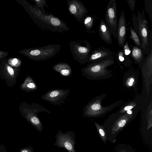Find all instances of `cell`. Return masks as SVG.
Here are the masks:
<instances>
[{
    "label": "cell",
    "instance_id": "5b68a950",
    "mask_svg": "<svg viewBox=\"0 0 152 152\" xmlns=\"http://www.w3.org/2000/svg\"><path fill=\"white\" fill-rule=\"evenodd\" d=\"M23 108V113L25 118L38 131L41 132L43 129L42 124L37 116L39 112H44L48 114L50 113L48 110L39 104L35 103L31 105Z\"/></svg>",
    "mask_w": 152,
    "mask_h": 152
},
{
    "label": "cell",
    "instance_id": "4dcf8cb0",
    "mask_svg": "<svg viewBox=\"0 0 152 152\" xmlns=\"http://www.w3.org/2000/svg\"><path fill=\"white\" fill-rule=\"evenodd\" d=\"M127 113L128 114H130L132 113V111L130 110H128L127 111Z\"/></svg>",
    "mask_w": 152,
    "mask_h": 152
},
{
    "label": "cell",
    "instance_id": "1f68e13d",
    "mask_svg": "<svg viewBox=\"0 0 152 152\" xmlns=\"http://www.w3.org/2000/svg\"><path fill=\"white\" fill-rule=\"evenodd\" d=\"M134 79L133 78H131L130 79L129 82L133 83V82H134Z\"/></svg>",
    "mask_w": 152,
    "mask_h": 152
},
{
    "label": "cell",
    "instance_id": "6da1fadb",
    "mask_svg": "<svg viewBox=\"0 0 152 152\" xmlns=\"http://www.w3.org/2000/svg\"><path fill=\"white\" fill-rule=\"evenodd\" d=\"M142 12L138 10L137 15L133 14L132 20L133 28L140 40L141 48L148 55L152 50V31L149 28L144 10H142Z\"/></svg>",
    "mask_w": 152,
    "mask_h": 152
},
{
    "label": "cell",
    "instance_id": "5bb4252c",
    "mask_svg": "<svg viewBox=\"0 0 152 152\" xmlns=\"http://www.w3.org/2000/svg\"><path fill=\"white\" fill-rule=\"evenodd\" d=\"M20 88L21 89L24 91L30 92L37 90V86L32 78L29 76H27L21 85Z\"/></svg>",
    "mask_w": 152,
    "mask_h": 152
},
{
    "label": "cell",
    "instance_id": "8fae6325",
    "mask_svg": "<svg viewBox=\"0 0 152 152\" xmlns=\"http://www.w3.org/2000/svg\"><path fill=\"white\" fill-rule=\"evenodd\" d=\"M113 53L110 49L105 47H99L94 50L90 54L88 62L113 59Z\"/></svg>",
    "mask_w": 152,
    "mask_h": 152
},
{
    "label": "cell",
    "instance_id": "f1b7e54d",
    "mask_svg": "<svg viewBox=\"0 0 152 152\" xmlns=\"http://www.w3.org/2000/svg\"><path fill=\"white\" fill-rule=\"evenodd\" d=\"M0 152H7L4 145L0 144Z\"/></svg>",
    "mask_w": 152,
    "mask_h": 152
},
{
    "label": "cell",
    "instance_id": "9c48e42d",
    "mask_svg": "<svg viewBox=\"0 0 152 152\" xmlns=\"http://www.w3.org/2000/svg\"><path fill=\"white\" fill-rule=\"evenodd\" d=\"M70 92V90L68 89H55L48 91L41 97L51 104H59L66 99Z\"/></svg>",
    "mask_w": 152,
    "mask_h": 152
},
{
    "label": "cell",
    "instance_id": "d6986e66",
    "mask_svg": "<svg viewBox=\"0 0 152 152\" xmlns=\"http://www.w3.org/2000/svg\"><path fill=\"white\" fill-rule=\"evenodd\" d=\"M145 10L149 15L152 24V0H144Z\"/></svg>",
    "mask_w": 152,
    "mask_h": 152
},
{
    "label": "cell",
    "instance_id": "ffe728a7",
    "mask_svg": "<svg viewBox=\"0 0 152 152\" xmlns=\"http://www.w3.org/2000/svg\"><path fill=\"white\" fill-rule=\"evenodd\" d=\"M97 130L100 138L106 144L107 141V134L104 128L97 125H96Z\"/></svg>",
    "mask_w": 152,
    "mask_h": 152
},
{
    "label": "cell",
    "instance_id": "484cf974",
    "mask_svg": "<svg viewBox=\"0 0 152 152\" xmlns=\"http://www.w3.org/2000/svg\"><path fill=\"white\" fill-rule=\"evenodd\" d=\"M19 152H34L32 148L31 147H25L21 149Z\"/></svg>",
    "mask_w": 152,
    "mask_h": 152
},
{
    "label": "cell",
    "instance_id": "3957f363",
    "mask_svg": "<svg viewBox=\"0 0 152 152\" xmlns=\"http://www.w3.org/2000/svg\"><path fill=\"white\" fill-rule=\"evenodd\" d=\"M61 48L60 45L54 44L24 49L19 52L32 60L38 61L47 60L54 57L59 52Z\"/></svg>",
    "mask_w": 152,
    "mask_h": 152
},
{
    "label": "cell",
    "instance_id": "83f0119b",
    "mask_svg": "<svg viewBox=\"0 0 152 152\" xmlns=\"http://www.w3.org/2000/svg\"><path fill=\"white\" fill-rule=\"evenodd\" d=\"M8 54L7 52L0 50V59L6 56Z\"/></svg>",
    "mask_w": 152,
    "mask_h": 152
},
{
    "label": "cell",
    "instance_id": "cb8c5ba5",
    "mask_svg": "<svg viewBox=\"0 0 152 152\" xmlns=\"http://www.w3.org/2000/svg\"><path fill=\"white\" fill-rule=\"evenodd\" d=\"M123 48V50L125 56H128L130 54L131 50L129 47L128 42H125Z\"/></svg>",
    "mask_w": 152,
    "mask_h": 152
},
{
    "label": "cell",
    "instance_id": "277c9868",
    "mask_svg": "<svg viewBox=\"0 0 152 152\" xmlns=\"http://www.w3.org/2000/svg\"><path fill=\"white\" fill-rule=\"evenodd\" d=\"M74 59L81 64L88 62L91 45L86 40L73 41L69 43Z\"/></svg>",
    "mask_w": 152,
    "mask_h": 152
},
{
    "label": "cell",
    "instance_id": "7402d4cb",
    "mask_svg": "<svg viewBox=\"0 0 152 152\" xmlns=\"http://www.w3.org/2000/svg\"><path fill=\"white\" fill-rule=\"evenodd\" d=\"M36 4V5L37 7V8L39 9L40 8L41 9V11L44 13L46 12L45 10L44 7H48V6L47 4V1L46 0H32Z\"/></svg>",
    "mask_w": 152,
    "mask_h": 152
},
{
    "label": "cell",
    "instance_id": "30bf717a",
    "mask_svg": "<svg viewBox=\"0 0 152 152\" xmlns=\"http://www.w3.org/2000/svg\"><path fill=\"white\" fill-rule=\"evenodd\" d=\"M127 34V24L124 12L122 10L118 21L117 38L118 45L123 48Z\"/></svg>",
    "mask_w": 152,
    "mask_h": 152
},
{
    "label": "cell",
    "instance_id": "ac0fdd59",
    "mask_svg": "<svg viewBox=\"0 0 152 152\" xmlns=\"http://www.w3.org/2000/svg\"><path fill=\"white\" fill-rule=\"evenodd\" d=\"M115 149L116 152H135L130 146L125 144L118 145Z\"/></svg>",
    "mask_w": 152,
    "mask_h": 152
},
{
    "label": "cell",
    "instance_id": "ba28073f",
    "mask_svg": "<svg viewBox=\"0 0 152 152\" xmlns=\"http://www.w3.org/2000/svg\"><path fill=\"white\" fill-rule=\"evenodd\" d=\"M67 2L69 14L83 23L84 18L88 12L84 5L78 0H68Z\"/></svg>",
    "mask_w": 152,
    "mask_h": 152
},
{
    "label": "cell",
    "instance_id": "9a60e30c",
    "mask_svg": "<svg viewBox=\"0 0 152 152\" xmlns=\"http://www.w3.org/2000/svg\"><path fill=\"white\" fill-rule=\"evenodd\" d=\"M131 50V55L135 61L140 62L143 60L145 53L141 48L135 45L132 46Z\"/></svg>",
    "mask_w": 152,
    "mask_h": 152
},
{
    "label": "cell",
    "instance_id": "2e32d148",
    "mask_svg": "<svg viewBox=\"0 0 152 152\" xmlns=\"http://www.w3.org/2000/svg\"><path fill=\"white\" fill-rule=\"evenodd\" d=\"M83 23L86 32L95 34L91 30L94 24V19L92 16L90 15H86L83 19Z\"/></svg>",
    "mask_w": 152,
    "mask_h": 152
},
{
    "label": "cell",
    "instance_id": "f546056e",
    "mask_svg": "<svg viewBox=\"0 0 152 152\" xmlns=\"http://www.w3.org/2000/svg\"><path fill=\"white\" fill-rule=\"evenodd\" d=\"M133 107V106H126L124 108V110H130L132 109Z\"/></svg>",
    "mask_w": 152,
    "mask_h": 152
},
{
    "label": "cell",
    "instance_id": "603a6c76",
    "mask_svg": "<svg viewBox=\"0 0 152 152\" xmlns=\"http://www.w3.org/2000/svg\"><path fill=\"white\" fill-rule=\"evenodd\" d=\"M8 62L10 66L14 67H18L21 64V61L19 59L15 58L10 59L8 61Z\"/></svg>",
    "mask_w": 152,
    "mask_h": 152
},
{
    "label": "cell",
    "instance_id": "d4e9b609",
    "mask_svg": "<svg viewBox=\"0 0 152 152\" xmlns=\"http://www.w3.org/2000/svg\"><path fill=\"white\" fill-rule=\"evenodd\" d=\"M136 1V0H127L129 8L133 12H134Z\"/></svg>",
    "mask_w": 152,
    "mask_h": 152
},
{
    "label": "cell",
    "instance_id": "7a4b0ae2",
    "mask_svg": "<svg viewBox=\"0 0 152 152\" xmlns=\"http://www.w3.org/2000/svg\"><path fill=\"white\" fill-rule=\"evenodd\" d=\"M26 4L27 6V8L34 16V21L41 27L62 33L63 31L69 30L66 24L58 18L51 14H44L40 9L32 6L28 2H26Z\"/></svg>",
    "mask_w": 152,
    "mask_h": 152
},
{
    "label": "cell",
    "instance_id": "4316f807",
    "mask_svg": "<svg viewBox=\"0 0 152 152\" xmlns=\"http://www.w3.org/2000/svg\"><path fill=\"white\" fill-rule=\"evenodd\" d=\"M101 107V106L99 104H93L91 107V108L94 110H97L99 109Z\"/></svg>",
    "mask_w": 152,
    "mask_h": 152
},
{
    "label": "cell",
    "instance_id": "8992f818",
    "mask_svg": "<svg viewBox=\"0 0 152 152\" xmlns=\"http://www.w3.org/2000/svg\"><path fill=\"white\" fill-rule=\"evenodd\" d=\"M105 22L111 35L117 38L118 24L117 4L115 0H110L107 6L105 17Z\"/></svg>",
    "mask_w": 152,
    "mask_h": 152
},
{
    "label": "cell",
    "instance_id": "7c38bea8",
    "mask_svg": "<svg viewBox=\"0 0 152 152\" xmlns=\"http://www.w3.org/2000/svg\"><path fill=\"white\" fill-rule=\"evenodd\" d=\"M98 31L99 37L105 43L111 45L112 43L111 34L104 21L103 19L100 20Z\"/></svg>",
    "mask_w": 152,
    "mask_h": 152
},
{
    "label": "cell",
    "instance_id": "52a82bcc",
    "mask_svg": "<svg viewBox=\"0 0 152 152\" xmlns=\"http://www.w3.org/2000/svg\"><path fill=\"white\" fill-rule=\"evenodd\" d=\"M75 133L72 132L62 133L59 131L57 134L56 141L54 145L59 148H63L68 152H76L75 149Z\"/></svg>",
    "mask_w": 152,
    "mask_h": 152
},
{
    "label": "cell",
    "instance_id": "e0dca14e",
    "mask_svg": "<svg viewBox=\"0 0 152 152\" xmlns=\"http://www.w3.org/2000/svg\"><path fill=\"white\" fill-rule=\"evenodd\" d=\"M129 29L130 35L129 37V38L132 40L136 46L141 48V45L140 38L132 26H130Z\"/></svg>",
    "mask_w": 152,
    "mask_h": 152
},
{
    "label": "cell",
    "instance_id": "44dd1931",
    "mask_svg": "<svg viewBox=\"0 0 152 152\" xmlns=\"http://www.w3.org/2000/svg\"><path fill=\"white\" fill-rule=\"evenodd\" d=\"M5 72L8 78L10 80H14L15 75L14 69L8 64L5 66Z\"/></svg>",
    "mask_w": 152,
    "mask_h": 152
},
{
    "label": "cell",
    "instance_id": "d6a6232c",
    "mask_svg": "<svg viewBox=\"0 0 152 152\" xmlns=\"http://www.w3.org/2000/svg\"><path fill=\"white\" fill-rule=\"evenodd\" d=\"M132 83H132V82H129V86H132Z\"/></svg>",
    "mask_w": 152,
    "mask_h": 152
},
{
    "label": "cell",
    "instance_id": "4fadbf2b",
    "mask_svg": "<svg viewBox=\"0 0 152 152\" xmlns=\"http://www.w3.org/2000/svg\"><path fill=\"white\" fill-rule=\"evenodd\" d=\"M52 68L59 73L61 75L64 77L69 76L72 73L70 66L66 63L61 62L57 63L53 66Z\"/></svg>",
    "mask_w": 152,
    "mask_h": 152
}]
</instances>
